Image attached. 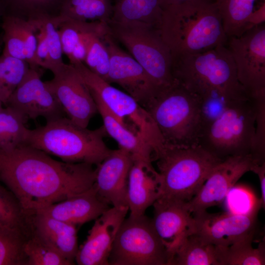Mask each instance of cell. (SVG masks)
I'll return each mask as SVG.
<instances>
[{
  "label": "cell",
  "instance_id": "7402d4cb",
  "mask_svg": "<svg viewBox=\"0 0 265 265\" xmlns=\"http://www.w3.org/2000/svg\"><path fill=\"white\" fill-rule=\"evenodd\" d=\"M109 208L99 197L93 185L86 191L52 204L38 212L77 226L95 220Z\"/></svg>",
  "mask_w": 265,
  "mask_h": 265
},
{
  "label": "cell",
  "instance_id": "cb8c5ba5",
  "mask_svg": "<svg viewBox=\"0 0 265 265\" xmlns=\"http://www.w3.org/2000/svg\"><path fill=\"white\" fill-rule=\"evenodd\" d=\"M106 133L129 152L132 160L152 161L153 149L141 137L122 124L98 98L93 97Z\"/></svg>",
  "mask_w": 265,
  "mask_h": 265
},
{
  "label": "cell",
  "instance_id": "ab89813d",
  "mask_svg": "<svg viewBox=\"0 0 265 265\" xmlns=\"http://www.w3.org/2000/svg\"><path fill=\"white\" fill-rule=\"evenodd\" d=\"M53 17L47 15L38 18L45 31L48 44L49 64L48 70L55 74L65 65L62 59V50L59 32L53 20Z\"/></svg>",
  "mask_w": 265,
  "mask_h": 265
},
{
  "label": "cell",
  "instance_id": "52a82bcc",
  "mask_svg": "<svg viewBox=\"0 0 265 265\" xmlns=\"http://www.w3.org/2000/svg\"><path fill=\"white\" fill-rule=\"evenodd\" d=\"M109 32L145 70L157 91L172 84V55L159 29L140 23H107Z\"/></svg>",
  "mask_w": 265,
  "mask_h": 265
},
{
  "label": "cell",
  "instance_id": "484cf974",
  "mask_svg": "<svg viewBox=\"0 0 265 265\" xmlns=\"http://www.w3.org/2000/svg\"><path fill=\"white\" fill-rule=\"evenodd\" d=\"M113 0L109 22L144 23L159 28L162 13L160 0Z\"/></svg>",
  "mask_w": 265,
  "mask_h": 265
},
{
  "label": "cell",
  "instance_id": "ffe728a7",
  "mask_svg": "<svg viewBox=\"0 0 265 265\" xmlns=\"http://www.w3.org/2000/svg\"><path fill=\"white\" fill-rule=\"evenodd\" d=\"M160 195L159 175L152 161L132 160L127 188V201L130 215L145 214Z\"/></svg>",
  "mask_w": 265,
  "mask_h": 265
},
{
  "label": "cell",
  "instance_id": "30bf717a",
  "mask_svg": "<svg viewBox=\"0 0 265 265\" xmlns=\"http://www.w3.org/2000/svg\"><path fill=\"white\" fill-rule=\"evenodd\" d=\"M166 247L152 219L129 216L122 223L108 258L109 265H167Z\"/></svg>",
  "mask_w": 265,
  "mask_h": 265
},
{
  "label": "cell",
  "instance_id": "2e32d148",
  "mask_svg": "<svg viewBox=\"0 0 265 265\" xmlns=\"http://www.w3.org/2000/svg\"><path fill=\"white\" fill-rule=\"evenodd\" d=\"M259 212L238 215L226 212L194 214L195 233L206 241L218 246H228L255 232Z\"/></svg>",
  "mask_w": 265,
  "mask_h": 265
},
{
  "label": "cell",
  "instance_id": "3957f363",
  "mask_svg": "<svg viewBox=\"0 0 265 265\" xmlns=\"http://www.w3.org/2000/svg\"><path fill=\"white\" fill-rule=\"evenodd\" d=\"M172 74L199 98L218 93L231 100L250 98L239 83L232 54L221 45L205 52L172 56Z\"/></svg>",
  "mask_w": 265,
  "mask_h": 265
},
{
  "label": "cell",
  "instance_id": "60d3db41",
  "mask_svg": "<svg viewBox=\"0 0 265 265\" xmlns=\"http://www.w3.org/2000/svg\"><path fill=\"white\" fill-rule=\"evenodd\" d=\"M200 99L202 133L207 127L223 114L232 103L238 101L230 100L218 93L207 95Z\"/></svg>",
  "mask_w": 265,
  "mask_h": 265
},
{
  "label": "cell",
  "instance_id": "f546056e",
  "mask_svg": "<svg viewBox=\"0 0 265 265\" xmlns=\"http://www.w3.org/2000/svg\"><path fill=\"white\" fill-rule=\"evenodd\" d=\"M254 234L228 246H217L219 265H264V242L254 248Z\"/></svg>",
  "mask_w": 265,
  "mask_h": 265
},
{
  "label": "cell",
  "instance_id": "1f68e13d",
  "mask_svg": "<svg viewBox=\"0 0 265 265\" xmlns=\"http://www.w3.org/2000/svg\"><path fill=\"white\" fill-rule=\"evenodd\" d=\"M64 0H0L3 15L26 20L58 15Z\"/></svg>",
  "mask_w": 265,
  "mask_h": 265
},
{
  "label": "cell",
  "instance_id": "9a60e30c",
  "mask_svg": "<svg viewBox=\"0 0 265 265\" xmlns=\"http://www.w3.org/2000/svg\"><path fill=\"white\" fill-rule=\"evenodd\" d=\"M39 68L29 67L6 106L13 107L28 119L42 117L46 121L63 116L55 96L41 79Z\"/></svg>",
  "mask_w": 265,
  "mask_h": 265
},
{
  "label": "cell",
  "instance_id": "d6a6232c",
  "mask_svg": "<svg viewBox=\"0 0 265 265\" xmlns=\"http://www.w3.org/2000/svg\"><path fill=\"white\" fill-rule=\"evenodd\" d=\"M29 66L25 61L3 53L0 55V101L6 105Z\"/></svg>",
  "mask_w": 265,
  "mask_h": 265
},
{
  "label": "cell",
  "instance_id": "836d02e7",
  "mask_svg": "<svg viewBox=\"0 0 265 265\" xmlns=\"http://www.w3.org/2000/svg\"><path fill=\"white\" fill-rule=\"evenodd\" d=\"M108 27L102 31L92 34L87 45L83 63L93 73L106 80L109 68V55L103 39Z\"/></svg>",
  "mask_w": 265,
  "mask_h": 265
},
{
  "label": "cell",
  "instance_id": "74e56055",
  "mask_svg": "<svg viewBox=\"0 0 265 265\" xmlns=\"http://www.w3.org/2000/svg\"><path fill=\"white\" fill-rule=\"evenodd\" d=\"M27 238L18 232L0 231V265H26L24 245Z\"/></svg>",
  "mask_w": 265,
  "mask_h": 265
},
{
  "label": "cell",
  "instance_id": "4dcf8cb0",
  "mask_svg": "<svg viewBox=\"0 0 265 265\" xmlns=\"http://www.w3.org/2000/svg\"><path fill=\"white\" fill-rule=\"evenodd\" d=\"M28 119L20 111L8 106L0 111V149L10 150L25 142Z\"/></svg>",
  "mask_w": 265,
  "mask_h": 265
},
{
  "label": "cell",
  "instance_id": "f6af8a7d",
  "mask_svg": "<svg viewBox=\"0 0 265 265\" xmlns=\"http://www.w3.org/2000/svg\"><path fill=\"white\" fill-rule=\"evenodd\" d=\"M3 105H4L3 104V103L0 101V110L2 109V108L3 107Z\"/></svg>",
  "mask_w": 265,
  "mask_h": 265
},
{
  "label": "cell",
  "instance_id": "4fadbf2b",
  "mask_svg": "<svg viewBox=\"0 0 265 265\" xmlns=\"http://www.w3.org/2000/svg\"><path fill=\"white\" fill-rule=\"evenodd\" d=\"M45 82L67 117L87 128L98 112L97 108L89 89L74 66L65 64L52 80Z\"/></svg>",
  "mask_w": 265,
  "mask_h": 265
},
{
  "label": "cell",
  "instance_id": "7a4b0ae2",
  "mask_svg": "<svg viewBox=\"0 0 265 265\" xmlns=\"http://www.w3.org/2000/svg\"><path fill=\"white\" fill-rule=\"evenodd\" d=\"M159 29L172 56L227 44L215 0H188L163 9Z\"/></svg>",
  "mask_w": 265,
  "mask_h": 265
},
{
  "label": "cell",
  "instance_id": "4316f807",
  "mask_svg": "<svg viewBox=\"0 0 265 265\" xmlns=\"http://www.w3.org/2000/svg\"><path fill=\"white\" fill-rule=\"evenodd\" d=\"M112 9L111 0H64L57 16L62 19L107 24Z\"/></svg>",
  "mask_w": 265,
  "mask_h": 265
},
{
  "label": "cell",
  "instance_id": "d590c367",
  "mask_svg": "<svg viewBox=\"0 0 265 265\" xmlns=\"http://www.w3.org/2000/svg\"><path fill=\"white\" fill-rule=\"evenodd\" d=\"M224 200L228 212L236 214H250L259 212L262 208L260 199L251 189L243 185L234 186Z\"/></svg>",
  "mask_w": 265,
  "mask_h": 265
},
{
  "label": "cell",
  "instance_id": "8fae6325",
  "mask_svg": "<svg viewBox=\"0 0 265 265\" xmlns=\"http://www.w3.org/2000/svg\"><path fill=\"white\" fill-rule=\"evenodd\" d=\"M238 80L249 96L265 92V26H256L228 38Z\"/></svg>",
  "mask_w": 265,
  "mask_h": 265
},
{
  "label": "cell",
  "instance_id": "e0dca14e",
  "mask_svg": "<svg viewBox=\"0 0 265 265\" xmlns=\"http://www.w3.org/2000/svg\"><path fill=\"white\" fill-rule=\"evenodd\" d=\"M129 208H110L95 219L75 258L79 265H109L108 258Z\"/></svg>",
  "mask_w": 265,
  "mask_h": 265
},
{
  "label": "cell",
  "instance_id": "7c38bea8",
  "mask_svg": "<svg viewBox=\"0 0 265 265\" xmlns=\"http://www.w3.org/2000/svg\"><path fill=\"white\" fill-rule=\"evenodd\" d=\"M257 163H259L250 154L231 156L219 162L197 193L186 202L189 212L195 214L222 203L237 181Z\"/></svg>",
  "mask_w": 265,
  "mask_h": 265
},
{
  "label": "cell",
  "instance_id": "5b68a950",
  "mask_svg": "<svg viewBox=\"0 0 265 265\" xmlns=\"http://www.w3.org/2000/svg\"><path fill=\"white\" fill-rule=\"evenodd\" d=\"M200 99L175 80L158 90L144 106L165 144L198 145L202 133Z\"/></svg>",
  "mask_w": 265,
  "mask_h": 265
},
{
  "label": "cell",
  "instance_id": "ba28073f",
  "mask_svg": "<svg viewBox=\"0 0 265 265\" xmlns=\"http://www.w3.org/2000/svg\"><path fill=\"white\" fill-rule=\"evenodd\" d=\"M255 126L253 99L236 101L204 130L198 145L221 160L249 155Z\"/></svg>",
  "mask_w": 265,
  "mask_h": 265
},
{
  "label": "cell",
  "instance_id": "603a6c76",
  "mask_svg": "<svg viewBox=\"0 0 265 265\" xmlns=\"http://www.w3.org/2000/svg\"><path fill=\"white\" fill-rule=\"evenodd\" d=\"M60 36L63 53L70 64L84 62L90 36L104 30L107 24L100 22H83L53 17Z\"/></svg>",
  "mask_w": 265,
  "mask_h": 265
},
{
  "label": "cell",
  "instance_id": "f35d334b",
  "mask_svg": "<svg viewBox=\"0 0 265 265\" xmlns=\"http://www.w3.org/2000/svg\"><path fill=\"white\" fill-rule=\"evenodd\" d=\"M255 107V126L250 154L259 163L265 162V92L251 97Z\"/></svg>",
  "mask_w": 265,
  "mask_h": 265
},
{
  "label": "cell",
  "instance_id": "ac0fdd59",
  "mask_svg": "<svg viewBox=\"0 0 265 265\" xmlns=\"http://www.w3.org/2000/svg\"><path fill=\"white\" fill-rule=\"evenodd\" d=\"M186 202L160 196L152 205V224L166 248L168 260L181 241L195 232V220L187 208Z\"/></svg>",
  "mask_w": 265,
  "mask_h": 265
},
{
  "label": "cell",
  "instance_id": "8d00e7d4",
  "mask_svg": "<svg viewBox=\"0 0 265 265\" xmlns=\"http://www.w3.org/2000/svg\"><path fill=\"white\" fill-rule=\"evenodd\" d=\"M1 18V27L3 31L2 40L4 44L2 53L26 61L20 18L4 15Z\"/></svg>",
  "mask_w": 265,
  "mask_h": 265
},
{
  "label": "cell",
  "instance_id": "9c48e42d",
  "mask_svg": "<svg viewBox=\"0 0 265 265\" xmlns=\"http://www.w3.org/2000/svg\"><path fill=\"white\" fill-rule=\"evenodd\" d=\"M73 66L92 97L100 100L124 125L127 127L126 121H130L133 131L152 147L153 151L164 145L163 138L149 113L132 97L93 73L83 62Z\"/></svg>",
  "mask_w": 265,
  "mask_h": 265
},
{
  "label": "cell",
  "instance_id": "5bb4252c",
  "mask_svg": "<svg viewBox=\"0 0 265 265\" xmlns=\"http://www.w3.org/2000/svg\"><path fill=\"white\" fill-rule=\"evenodd\" d=\"M109 55V68L105 81L123 88L140 105L145 106L157 89L144 68L131 55L122 50L108 29L103 36Z\"/></svg>",
  "mask_w": 265,
  "mask_h": 265
},
{
  "label": "cell",
  "instance_id": "83f0119b",
  "mask_svg": "<svg viewBox=\"0 0 265 265\" xmlns=\"http://www.w3.org/2000/svg\"><path fill=\"white\" fill-rule=\"evenodd\" d=\"M228 38L239 37L248 30V19L256 0H215Z\"/></svg>",
  "mask_w": 265,
  "mask_h": 265
},
{
  "label": "cell",
  "instance_id": "6da1fadb",
  "mask_svg": "<svg viewBox=\"0 0 265 265\" xmlns=\"http://www.w3.org/2000/svg\"><path fill=\"white\" fill-rule=\"evenodd\" d=\"M93 166L57 160L26 145L0 149V181L28 216L90 188L95 182Z\"/></svg>",
  "mask_w": 265,
  "mask_h": 265
},
{
  "label": "cell",
  "instance_id": "b9f144b4",
  "mask_svg": "<svg viewBox=\"0 0 265 265\" xmlns=\"http://www.w3.org/2000/svg\"><path fill=\"white\" fill-rule=\"evenodd\" d=\"M251 171L258 176L261 191V197L260 198L262 208L265 207V162L255 164L251 168Z\"/></svg>",
  "mask_w": 265,
  "mask_h": 265
},
{
  "label": "cell",
  "instance_id": "d4e9b609",
  "mask_svg": "<svg viewBox=\"0 0 265 265\" xmlns=\"http://www.w3.org/2000/svg\"><path fill=\"white\" fill-rule=\"evenodd\" d=\"M168 265H219L217 246L193 233L179 244L170 255Z\"/></svg>",
  "mask_w": 265,
  "mask_h": 265
},
{
  "label": "cell",
  "instance_id": "bcb514c9",
  "mask_svg": "<svg viewBox=\"0 0 265 265\" xmlns=\"http://www.w3.org/2000/svg\"><path fill=\"white\" fill-rule=\"evenodd\" d=\"M2 15H3V13H2V10L1 9L0 7V18L2 17Z\"/></svg>",
  "mask_w": 265,
  "mask_h": 265
},
{
  "label": "cell",
  "instance_id": "d6986e66",
  "mask_svg": "<svg viewBox=\"0 0 265 265\" xmlns=\"http://www.w3.org/2000/svg\"><path fill=\"white\" fill-rule=\"evenodd\" d=\"M132 163L131 154L119 148L97 165L94 186L99 197L108 205L128 207V181Z\"/></svg>",
  "mask_w": 265,
  "mask_h": 265
},
{
  "label": "cell",
  "instance_id": "ee69618b",
  "mask_svg": "<svg viewBox=\"0 0 265 265\" xmlns=\"http://www.w3.org/2000/svg\"><path fill=\"white\" fill-rule=\"evenodd\" d=\"M188 0H160L162 9L172 5H177Z\"/></svg>",
  "mask_w": 265,
  "mask_h": 265
},
{
  "label": "cell",
  "instance_id": "e575fe53",
  "mask_svg": "<svg viewBox=\"0 0 265 265\" xmlns=\"http://www.w3.org/2000/svg\"><path fill=\"white\" fill-rule=\"evenodd\" d=\"M26 265H71L57 252L33 234L25 241Z\"/></svg>",
  "mask_w": 265,
  "mask_h": 265
},
{
  "label": "cell",
  "instance_id": "f1b7e54d",
  "mask_svg": "<svg viewBox=\"0 0 265 265\" xmlns=\"http://www.w3.org/2000/svg\"><path fill=\"white\" fill-rule=\"evenodd\" d=\"M0 231L18 232L27 238L31 234L30 217L13 193L0 184Z\"/></svg>",
  "mask_w": 265,
  "mask_h": 265
},
{
  "label": "cell",
  "instance_id": "44dd1931",
  "mask_svg": "<svg viewBox=\"0 0 265 265\" xmlns=\"http://www.w3.org/2000/svg\"><path fill=\"white\" fill-rule=\"evenodd\" d=\"M30 218L31 234L74 265L79 248L77 226L41 212Z\"/></svg>",
  "mask_w": 265,
  "mask_h": 265
},
{
  "label": "cell",
  "instance_id": "277c9868",
  "mask_svg": "<svg viewBox=\"0 0 265 265\" xmlns=\"http://www.w3.org/2000/svg\"><path fill=\"white\" fill-rule=\"evenodd\" d=\"M103 126L94 130L76 124L67 117L46 121L45 125L28 129L24 145L71 163H100L111 152L104 141Z\"/></svg>",
  "mask_w": 265,
  "mask_h": 265
},
{
  "label": "cell",
  "instance_id": "7bdbcfd3",
  "mask_svg": "<svg viewBox=\"0 0 265 265\" xmlns=\"http://www.w3.org/2000/svg\"><path fill=\"white\" fill-rule=\"evenodd\" d=\"M265 21V2H262L260 7L256 10H253L248 19V29L262 24Z\"/></svg>",
  "mask_w": 265,
  "mask_h": 265
},
{
  "label": "cell",
  "instance_id": "8992f818",
  "mask_svg": "<svg viewBox=\"0 0 265 265\" xmlns=\"http://www.w3.org/2000/svg\"><path fill=\"white\" fill-rule=\"evenodd\" d=\"M221 160L199 145L182 147L164 144L152 154L159 175L160 196L188 202Z\"/></svg>",
  "mask_w": 265,
  "mask_h": 265
}]
</instances>
